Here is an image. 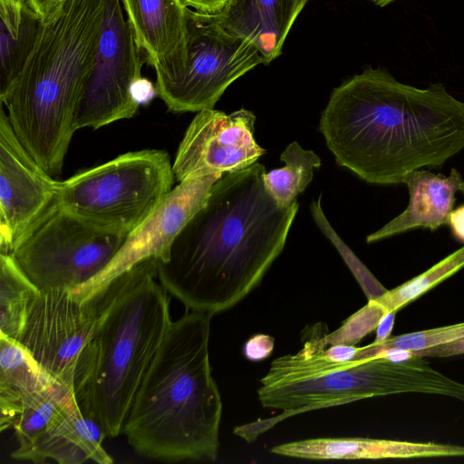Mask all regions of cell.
Instances as JSON below:
<instances>
[{
  "label": "cell",
  "instance_id": "obj_15",
  "mask_svg": "<svg viewBox=\"0 0 464 464\" xmlns=\"http://www.w3.org/2000/svg\"><path fill=\"white\" fill-rule=\"evenodd\" d=\"M138 46L156 77L179 69L186 58V8L180 0H121Z\"/></svg>",
  "mask_w": 464,
  "mask_h": 464
},
{
  "label": "cell",
  "instance_id": "obj_13",
  "mask_svg": "<svg viewBox=\"0 0 464 464\" xmlns=\"http://www.w3.org/2000/svg\"><path fill=\"white\" fill-rule=\"evenodd\" d=\"M255 114L240 109L227 114L198 111L179 146L172 169L176 180L246 169L266 152L254 138Z\"/></svg>",
  "mask_w": 464,
  "mask_h": 464
},
{
  "label": "cell",
  "instance_id": "obj_11",
  "mask_svg": "<svg viewBox=\"0 0 464 464\" xmlns=\"http://www.w3.org/2000/svg\"><path fill=\"white\" fill-rule=\"evenodd\" d=\"M147 62L138 46L121 0H103V22L92 73L79 100L74 129L93 128L131 118L140 103L133 93Z\"/></svg>",
  "mask_w": 464,
  "mask_h": 464
},
{
  "label": "cell",
  "instance_id": "obj_17",
  "mask_svg": "<svg viewBox=\"0 0 464 464\" xmlns=\"http://www.w3.org/2000/svg\"><path fill=\"white\" fill-rule=\"evenodd\" d=\"M276 455L304 459H385L464 457V446L371 438H317L274 446Z\"/></svg>",
  "mask_w": 464,
  "mask_h": 464
},
{
  "label": "cell",
  "instance_id": "obj_12",
  "mask_svg": "<svg viewBox=\"0 0 464 464\" xmlns=\"http://www.w3.org/2000/svg\"><path fill=\"white\" fill-rule=\"evenodd\" d=\"M60 181L16 137L0 112V253L11 254L57 202Z\"/></svg>",
  "mask_w": 464,
  "mask_h": 464
},
{
  "label": "cell",
  "instance_id": "obj_22",
  "mask_svg": "<svg viewBox=\"0 0 464 464\" xmlns=\"http://www.w3.org/2000/svg\"><path fill=\"white\" fill-rule=\"evenodd\" d=\"M44 23L27 0L24 4L17 36L0 23V100H3L23 71L34 49Z\"/></svg>",
  "mask_w": 464,
  "mask_h": 464
},
{
  "label": "cell",
  "instance_id": "obj_24",
  "mask_svg": "<svg viewBox=\"0 0 464 464\" xmlns=\"http://www.w3.org/2000/svg\"><path fill=\"white\" fill-rule=\"evenodd\" d=\"M72 396L75 395L53 384L26 401L11 426L17 441L16 450L11 453L14 459L20 460Z\"/></svg>",
  "mask_w": 464,
  "mask_h": 464
},
{
  "label": "cell",
  "instance_id": "obj_1",
  "mask_svg": "<svg viewBox=\"0 0 464 464\" xmlns=\"http://www.w3.org/2000/svg\"><path fill=\"white\" fill-rule=\"evenodd\" d=\"M258 162L223 175L174 239L158 279L187 310L224 312L243 300L283 251L299 208L277 204Z\"/></svg>",
  "mask_w": 464,
  "mask_h": 464
},
{
  "label": "cell",
  "instance_id": "obj_36",
  "mask_svg": "<svg viewBox=\"0 0 464 464\" xmlns=\"http://www.w3.org/2000/svg\"><path fill=\"white\" fill-rule=\"evenodd\" d=\"M396 312H388L381 319L376 328V337L373 343H379L390 337L393 329Z\"/></svg>",
  "mask_w": 464,
  "mask_h": 464
},
{
  "label": "cell",
  "instance_id": "obj_28",
  "mask_svg": "<svg viewBox=\"0 0 464 464\" xmlns=\"http://www.w3.org/2000/svg\"><path fill=\"white\" fill-rule=\"evenodd\" d=\"M386 313L388 311L377 300H368L366 305L345 320L336 331L329 334L327 329L324 342L327 346L338 343L354 345L377 328Z\"/></svg>",
  "mask_w": 464,
  "mask_h": 464
},
{
  "label": "cell",
  "instance_id": "obj_4",
  "mask_svg": "<svg viewBox=\"0 0 464 464\" xmlns=\"http://www.w3.org/2000/svg\"><path fill=\"white\" fill-rule=\"evenodd\" d=\"M103 0H68L44 24L23 71L1 102L16 137L52 176L61 174L75 111L92 73Z\"/></svg>",
  "mask_w": 464,
  "mask_h": 464
},
{
  "label": "cell",
  "instance_id": "obj_3",
  "mask_svg": "<svg viewBox=\"0 0 464 464\" xmlns=\"http://www.w3.org/2000/svg\"><path fill=\"white\" fill-rule=\"evenodd\" d=\"M213 314L172 321L132 401L121 433L159 461H215L222 400L209 362Z\"/></svg>",
  "mask_w": 464,
  "mask_h": 464
},
{
  "label": "cell",
  "instance_id": "obj_23",
  "mask_svg": "<svg viewBox=\"0 0 464 464\" xmlns=\"http://www.w3.org/2000/svg\"><path fill=\"white\" fill-rule=\"evenodd\" d=\"M285 166L264 175V183L277 204L289 207L310 184L314 169L322 165L321 159L313 150L303 149L296 141L291 142L280 155Z\"/></svg>",
  "mask_w": 464,
  "mask_h": 464
},
{
  "label": "cell",
  "instance_id": "obj_34",
  "mask_svg": "<svg viewBox=\"0 0 464 464\" xmlns=\"http://www.w3.org/2000/svg\"><path fill=\"white\" fill-rule=\"evenodd\" d=\"M358 347L348 344H334L329 345L325 349V354L335 361H350L356 354Z\"/></svg>",
  "mask_w": 464,
  "mask_h": 464
},
{
  "label": "cell",
  "instance_id": "obj_16",
  "mask_svg": "<svg viewBox=\"0 0 464 464\" xmlns=\"http://www.w3.org/2000/svg\"><path fill=\"white\" fill-rule=\"evenodd\" d=\"M106 437L101 424L84 413L72 396L20 460L44 463L52 459L60 464L91 460L111 464L113 459L102 446Z\"/></svg>",
  "mask_w": 464,
  "mask_h": 464
},
{
  "label": "cell",
  "instance_id": "obj_35",
  "mask_svg": "<svg viewBox=\"0 0 464 464\" xmlns=\"http://www.w3.org/2000/svg\"><path fill=\"white\" fill-rule=\"evenodd\" d=\"M448 224L455 238L464 242V205L452 209L449 216Z\"/></svg>",
  "mask_w": 464,
  "mask_h": 464
},
{
  "label": "cell",
  "instance_id": "obj_25",
  "mask_svg": "<svg viewBox=\"0 0 464 464\" xmlns=\"http://www.w3.org/2000/svg\"><path fill=\"white\" fill-rule=\"evenodd\" d=\"M463 267L464 246L454 251L427 271L392 290H388L386 294L376 300L388 312H397Z\"/></svg>",
  "mask_w": 464,
  "mask_h": 464
},
{
  "label": "cell",
  "instance_id": "obj_18",
  "mask_svg": "<svg viewBox=\"0 0 464 464\" xmlns=\"http://www.w3.org/2000/svg\"><path fill=\"white\" fill-rule=\"evenodd\" d=\"M402 183L409 188L408 207L382 227L368 235V244L415 228L438 229L448 224L456 193L464 194V179L454 168L449 176L415 169L405 175Z\"/></svg>",
  "mask_w": 464,
  "mask_h": 464
},
{
  "label": "cell",
  "instance_id": "obj_32",
  "mask_svg": "<svg viewBox=\"0 0 464 464\" xmlns=\"http://www.w3.org/2000/svg\"><path fill=\"white\" fill-rule=\"evenodd\" d=\"M184 5L211 16L224 14L235 0H180Z\"/></svg>",
  "mask_w": 464,
  "mask_h": 464
},
{
  "label": "cell",
  "instance_id": "obj_19",
  "mask_svg": "<svg viewBox=\"0 0 464 464\" xmlns=\"http://www.w3.org/2000/svg\"><path fill=\"white\" fill-rule=\"evenodd\" d=\"M308 0H235L216 16L231 34L254 42L267 64L277 58Z\"/></svg>",
  "mask_w": 464,
  "mask_h": 464
},
{
  "label": "cell",
  "instance_id": "obj_7",
  "mask_svg": "<svg viewBox=\"0 0 464 464\" xmlns=\"http://www.w3.org/2000/svg\"><path fill=\"white\" fill-rule=\"evenodd\" d=\"M174 178L165 150L127 152L60 181L57 199L93 225L129 235L170 192Z\"/></svg>",
  "mask_w": 464,
  "mask_h": 464
},
{
  "label": "cell",
  "instance_id": "obj_30",
  "mask_svg": "<svg viewBox=\"0 0 464 464\" xmlns=\"http://www.w3.org/2000/svg\"><path fill=\"white\" fill-rule=\"evenodd\" d=\"M404 357H450L464 354V337L430 348L401 353Z\"/></svg>",
  "mask_w": 464,
  "mask_h": 464
},
{
  "label": "cell",
  "instance_id": "obj_21",
  "mask_svg": "<svg viewBox=\"0 0 464 464\" xmlns=\"http://www.w3.org/2000/svg\"><path fill=\"white\" fill-rule=\"evenodd\" d=\"M40 292L10 254L0 253V335L18 340Z\"/></svg>",
  "mask_w": 464,
  "mask_h": 464
},
{
  "label": "cell",
  "instance_id": "obj_10",
  "mask_svg": "<svg viewBox=\"0 0 464 464\" xmlns=\"http://www.w3.org/2000/svg\"><path fill=\"white\" fill-rule=\"evenodd\" d=\"M97 315L95 295L80 301L69 289L41 290L16 342L53 382L75 395L89 373Z\"/></svg>",
  "mask_w": 464,
  "mask_h": 464
},
{
  "label": "cell",
  "instance_id": "obj_26",
  "mask_svg": "<svg viewBox=\"0 0 464 464\" xmlns=\"http://www.w3.org/2000/svg\"><path fill=\"white\" fill-rule=\"evenodd\" d=\"M464 337V322L389 337L382 343L358 347L353 360L383 356L392 353L422 350Z\"/></svg>",
  "mask_w": 464,
  "mask_h": 464
},
{
  "label": "cell",
  "instance_id": "obj_8",
  "mask_svg": "<svg viewBox=\"0 0 464 464\" xmlns=\"http://www.w3.org/2000/svg\"><path fill=\"white\" fill-rule=\"evenodd\" d=\"M127 236L77 217L57 199L10 255L40 290H74L108 266Z\"/></svg>",
  "mask_w": 464,
  "mask_h": 464
},
{
  "label": "cell",
  "instance_id": "obj_31",
  "mask_svg": "<svg viewBox=\"0 0 464 464\" xmlns=\"http://www.w3.org/2000/svg\"><path fill=\"white\" fill-rule=\"evenodd\" d=\"M25 0H0L1 21L14 36H17Z\"/></svg>",
  "mask_w": 464,
  "mask_h": 464
},
{
  "label": "cell",
  "instance_id": "obj_2",
  "mask_svg": "<svg viewBox=\"0 0 464 464\" xmlns=\"http://www.w3.org/2000/svg\"><path fill=\"white\" fill-rule=\"evenodd\" d=\"M319 130L338 166L371 184L396 185L464 149V102L441 83L420 89L367 68L334 89Z\"/></svg>",
  "mask_w": 464,
  "mask_h": 464
},
{
  "label": "cell",
  "instance_id": "obj_38",
  "mask_svg": "<svg viewBox=\"0 0 464 464\" xmlns=\"http://www.w3.org/2000/svg\"><path fill=\"white\" fill-rule=\"evenodd\" d=\"M372 1V3H374L375 5H379V6H385L392 2H394L395 0H370Z\"/></svg>",
  "mask_w": 464,
  "mask_h": 464
},
{
  "label": "cell",
  "instance_id": "obj_27",
  "mask_svg": "<svg viewBox=\"0 0 464 464\" xmlns=\"http://www.w3.org/2000/svg\"><path fill=\"white\" fill-rule=\"evenodd\" d=\"M322 195L310 205L312 217L324 235L332 242L343 261L362 286L368 300H376L387 293V289L373 276L369 269L343 241L326 218L322 204Z\"/></svg>",
  "mask_w": 464,
  "mask_h": 464
},
{
  "label": "cell",
  "instance_id": "obj_29",
  "mask_svg": "<svg viewBox=\"0 0 464 464\" xmlns=\"http://www.w3.org/2000/svg\"><path fill=\"white\" fill-rule=\"evenodd\" d=\"M274 338L268 334H257L253 335L244 345V354L251 361H261L272 353Z\"/></svg>",
  "mask_w": 464,
  "mask_h": 464
},
{
  "label": "cell",
  "instance_id": "obj_14",
  "mask_svg": "<svg viewBox=\"0 0 464 464\" xmlns=\"http://www.w3.org/2000/svg\"><path fill=\"white\" fill-rule=\"evenodd\" d=\"M224 174L213 173L179 182L155 211L133 229L108 264L84 285L70 290L80 300L90 299L111 280L136 264L148 259H168L171 245L190 218L204 205L210 188Z\"/></svg>",
  "mask_w": 464,
  "mask_h": 464
},
{
  "label": "cell",
  "instance_id": "obj_37",
  "mask_svg": "<svg viewBox=\"0 0 464 464\" xmlns=\"http://www.w3.org/2000/svg\"><path fill=\"white\" fill-rule=\"evenodd\" d=\"M156 89L152 87L151 82L142 77L139 79L133 87V93L139 103L150 99Z\"/></svg>",
  "mask_w": 464,
  "mask_h": 464
},
{
  "label": "cell",
  "instance_id": "obj_9",
  "mask_svg": "<svg viewBox=\"0 0 464 464\" xmlns=\"http://www.w3.org/2000/svg\"><path fill=\"white\" fill-rule=\"evenodd\" d=\"M186 58L170 74L156 77V93L175 112L213 109L226 89L259 64L253 41L228 32L216 16L186 8Z\"/></svg>",
  "mask_w": 464,
  "mask_h": 464
},
{
  "label": "cell",
  "instance_id": "obj_6",
  "mask_svg": "<svg viewBox=\"0 0 464 464\" xmlns=\"http://www.w3.org/2000/svg\"><path fill=\"white\" fill-rule=\"evenodd\" d=\"M157 266V258L145 259L94 295L98 315L91 367L75 398L109 438L121 434L135 394L172 322L170 298L159 282Z\"/></svg>",
  "mask_w": 464,
  "mask_h": 464
},
{
  "label": "cell",
  "instance_id": "obj_33",
  "mask_svg": "<svg viewBox=\"0 0 464 464\" xmlns=\"http://www.w3.org/2000/svg\"><path fill=\"white\" fill-rule=\"evenodd\" d=\"M68 0H27L44 24L49 22Z\"/></svg>",
  "mask_w": 464,
  "mask_h": 464
},
{
  "label": "cell",
  "instance_id": "obj_20",
  "mask_svg": "<svg viewBox=\"0 0 464 464\" xmlns=\"http://www.w3.org/2000/svg\"><path fill=\"white\" fill-rule=\"evenodd\" d=\"M53 384L56 383L18 342L0 335L1 431L11 429L33 395Z\"/></svg>",
  "mask_w": 464,
  "mask_h": 464
},
{
  "label": "cell",
  "instance_id": "obj_5",
  "mask_svg": "<svg viewBox=\"0 0 464 464\" xmlns=\"http://www.w3.org/2000/svg\"><path fill=\"white\" fill-rule=\"evenodd\" d=\"M326 330L321 322L305 327L303 347L271 362L259 381L257 397L262 407L281 413L235 427L237 436L252 443L276 424L297 414L391 394H437L464 403V383L435 370L424 357L350 361L328 357L324 342Z\"/></svg>",
  "mask_w": 464,
  "mask_h": 464
}]
</instances>
